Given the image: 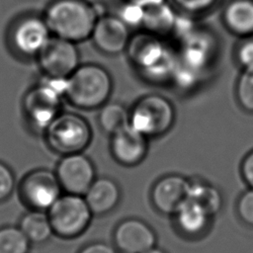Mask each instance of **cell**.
I'll return each mask as SVG.
<instances>
[{
	"mask_svg": "<svg viewBox=\"0 0 253 253\" xmlns=\"http://www.w3.org/2000/svg\"><path fill=\"white\" fill-rule=\"evenodd\" d=\"M173 4L189 14H202L210 11L215 6L218 0H171Z\"/></svg>",
	"mask_w": 253,
	"mask_h": 253,
	"instance_id": "4316f807",
	"label": "cell"
},
{
	"mask_svg": "<svg viewBox=\"0 0 253 253\" xmlns=\"http://www.w3.org/2000/svg\"><path fill=\"white\" fill-rule=\"evenodd\" d=\"M241 174L249 188L253 189V150L244 157L241 164Z\"/></svg>",
	"mask_w": 253,
	"mask_h": 253,
	"instance_id": "f1b7e54d",
	"label": "cell"
},
{
	"mask_svg": "<svg viewBox=\"0 0 253 253\" xmlns=\"http://www.w3.org/2000/svg\"><path fill=\"white\" fill-rule=\"evenodd\" d=\"M31 244L18 225L0 227V253H29Z\"/></svg>",
	"mask_w": 253,
	"mask_h": 253,
	"instance_id": "603a6c76",
	"label": "cell"
},
{
	"mask_svg": "<svg viewBox=\"0 0 253 253\" xmlns=\"http://www.w3.org/2000/svg\"><path fill=\"white\" fill-rule=\"evenodd\" d=\"M113 80L109 71L95 63L80 64L65 80L64 98L82 110L100 109L112 94Z\"/></svg>",
	"mask_w": 253,
	"mask_h": 253,
	"instance_id": "7a4b0ae2",
	"label": "cell"
},
{
	"mask_svg": "<svg viewBox=\"0 0 253 253\" xmlns=\"http://www.w3.org/2000/svg\"><path fill=\"white\" fill-rule=\"evenodd\" d=\"M120 189L110 178H98L92 183L84 199L92 213L104 214L116 208L120 201Z\"/></svg>",
	"mask_w": 253,
	"mask_h": 253,
	"instance_id": "2e32d148",
	"label": "cell"
},
{
	"mask_svg": "<svg viewBox=\"0 0 253 253\" xmlns=\"http://www.w3.org/2000/svg\"><path fill=\"white\" fill-rule=\"evenodd\" d=\"M126 51L131 63L140 73L152 80L161 81L173 77L177 54L162 41V38L147 31L130 37Z\"/></svg>",
	"mask_w": 253,
	"mask_h": 253,
	"instance_id": "3957f363",
	"label": "cell"
},
{
	"mask_svg": "<svg viewBox=\"0 0 253 253\" xmlns=\"http://www.w3.org/2000/svg\"><path fill=\"white\" fill-rule=\"evenodd\" d=\"M189 200L200 204L209 215L215 214L221 208L222 198L219 191L202 181L190 182Z\"/></svg>",
	"mask_w": 253,
	"mask_h": 253,
	"instance_id": "7402d4cb",
	"label": "cell"
},
{
	"mask_svg": "<svg viewBox=\"0 0 253 253\" xmlns=\"http://www.w3.org/2000/svg\"><path fill=\"white\" fill-rule=\"evenodd\" d=\"M237 212L240 219L249 226H253V189L249 188L239 198Z\"/></svg>",
	"mask_w": 253,
	"mask_h": 253,
	"instance_id": "83f0119b",
	"label": "cell"
},
{
	"mask_svg": "<svg viewBox=\"0 0 253 253\" xmlns=\"http://www.w3.org/2000/svg\"><path fill=\"white\" fill-rule=\"evenodd\" d=\"M42 75L66 79L80 65V54L76 43L51 36L37 56Z\"/></svg>",
	"mask_w": 253,
	"mask_h": 253,
	"instance_id": "30bf717a",
	"label": "cell"
},
{
	"mask_svg": "<svg viewBox=\"0 0 253 253\" xmlns=\"http://www.w3.org/2000/svg\"><path fill=\"white\" fill-rule=\"evenodd\" d=\"M114 241L124 253H144L155 246L156 235L144 221L128 218L122 221L115 229Z\"/></svg>",
	"mask_w": 253,
	"mask_h": 253,
	"instance_id": "5bb4252c",
	"label": "cell"
},
{
	"mask_svg": "<svg viewBox=\"0 0 253 253\" xmlns=\"http://www.w3.org/2000/svg\"><path fill=\"white\" fill-rule=\"evenodd\" d=\"M124 1L126 3L137 5L141 8H147V7H150L153 5L161 4V3L165 2L166 0H124Z\"/></svg>",
	"mask_w": 253,
	"mask_h": 253,
	"instance_id": "4dcf8cb0",
	"label": "cell"
},
{
	"mask_svg": "<svg viewBox=\"0 0 253 253\" xmlns=\"http://www.w3.org/2000/svg\"><path fill=\"white\" fill-rule=\"evenodd\" d=\"M147 148V137L130 125L112 134V154L123 165L133 166L138 164L145 157Z\"/></svg>",
	"mask_w": 253,
	"mask_h": 253,
	"instance_id": "9a60e30c",
	"label": "cell"
},
{
	"mask_svg": "<svg viewBox=\"0 0 253 253\" xmlns=\"http://www.w3.org/2000/svg\"><path fill=\"white\" fill-rule=\"evenodd\" d=\"M61 186L55 172L37 168L28 172L18 185L19 198L29 210L47 211L61 196Z\"/></svg>",
	"mask_w": 253,
	"mask_h": 253,
	"instance_id": "ba28073f",
	"label": "cell"
},
{
	"mask_svg": "<svg viewBox=\"0 0 253 253\" xmlns=\"http://www.w3.org/2000/svg\"><path fill=\"white\" fill-rule=\"evenodd\" d=\"M42 15L27 14L16 20L9 30V44L19 56L34 58L51 38Z\"/></svg>",
	"mask_w": 253,
	"mask_h": 253,
	"instance_id": "9c48e42d",
	"label": "cell"
},
{
	"mask_svg": "<svg viewBox=\"0 0 253 253\" xmlns=\"http://www.w3.org/2000/svg\"><path fill=\"white\" fill-rule=\"evenodd\" d=\"M79 253H116V251L109 244L95 242L85 246Z\"/></svg>",
	"mask_w": 253,
	"mask_h": 253,
	"instance_id": "f546056e",
	"label": "cell"
},
{
	"mask_svg": "<svg viewBox=\"0 0 253 253\" xmlns=\"http://www.w3.org/2000/svg\"><path fill=\"white\" fill-rule=\"evenodd\" d=\"M222 21L238 37L253 36V0H230L223 9Z\"/></svg>",
	"mask_w": 253,
	"mask_h": 253,
	"instance_id": "e0dca14e",
	"label": "cell"
},
{
	"mask_svg": "<svg viewBox=\"0 0 253 253\" xmlns=\"http://www.w3.org/2000/svg\"><path fill=\"white\" fill-rule=\"evenodd\" d=\"M53 233L62 238H73L85 231L92 211L83 196L61 195L47 210Z\"/></svg>",
	"mask_w": 253,
	"mask_h": 253,
	"instance_id": "52a82bcc",
	"label": "cell"
},
{
	"mask_svg": "<svg viewBox=\"0 0 253 253\" xmlns=\"http://www.w3.org/2000/svg\"><path fill=\"white\" fill-rule=\"evenodd\" d=\"M175 109L171 101L159 94L139 98L129 109V125L144 136L156 137L171 129L175 122Z\"/></svg>",
	"mask_w": 253,
	"mask_h": 253,
	"instance_id": "8992f818",
	"label": "cell"
},
{
	"mask_svg": "<svg viewBox=\"0 0 253 253\" xmlns=\"http://www.w3.org/2000/svg\"><path fill=\"white\" fill-rule=\"evenodd\" d=\"M122 253H124V252H122Z\"/></svg>",
	"mask_w": 253,
	"mask_h": 253,
	"instance_id": "d6a6232c",
	"label": "cell"
},
{
	"mask_svg": "<svg viewBox=\"0 0 253 253\" xmlns=\"http://www.w3.org/2000/svg\"><path fill=\"white\" fill-rule=\"evenodd\" d=\"M130 37L129 27L118 15L104 14L97 19L90 39L101 52L117 55L126 50Z\"/></svg>",
	"mask_w": 253,
	"mask_h": 253,
	"instance_id": "7c38bea8",
	"label": "cell"
},
{
	"mask_svg": "<svg viewBox=\"0 0 253 253\" xmlns=\"http://www.w3.org/2000/svg\"><path fill=\"white\" fill-rule=\"evenodd\" d=\"M189 188L190 181L180 175L163 177L152 188V203L160 212L175 214L189 200Z\"/></svg>",
	"mask_w": 253,
	"mask_h": 253,
	"instance_id": "4fadbf2b",
	"label": "cell"
},
{
	"mask_svg": "<svg viewBox=\"0 0 253 253\" xmlns=\"http://www.w3.org/2000/svg\"><path fill=\"white\" fill-rule=\"evenodd\" d=\"M99 16L86 0H52L42 15L52 36L75 43L90 39Z\"/></svg>",
	"mask_w": 253,
	"mask_h": 253,
	"instance_id": "6da1fadb",
	"label": "cell"
},
{
	"mask_svg": "<svg viewBox=\"0 0 253 253\" xmlns=\"http://www.w3.org/2000/svg\"><path fill=\"white\" fill-rule=\"evenodd\" d=\"M235 59L242 69L253 68V36L242 38L235 48Z\"/></svg>",
	"mask_w": 253,
	"mask_h": 253,
	"instance_id": "484cf974",
	"label": "cell"
},
{
	"mask_svg": "<svg viewBox=\"0 0 253 253\" xmlns=\"http://www.w3.org/2000/svg\"><path fill=\"white\" fill-rule=\"evenodd\" d=\"M42 135L52 151L67 155L79 153L88 146L92 138V129L82 116L72 112H60Z\"/></svg>",
	"mask_w": 253,
	"mask_h": 253,
	"instance_id": "5b68a950",
	"label": "cell"
},
{
	"mask_svg": "<svg viewBox=\"0 0 253 253\" xmlns=\"http://www.w3.org/2000/svg\"><path fill=\"white\" fill-rule=\"evenodd\" d=\"M65 80L42 75L25 94L23 112L33 130L43 133L49 124L61 112Z\"/></svg>",
	"mask_w": 253,
	"mask_h": 253,
	"instance_id": "277c9868",
	"label": "cell"
},
{
	"mask_svg": "<svg viewBox=\"0 0 253 253\" xmlns=\"http://www.w3.org/2000/svg\"><path fill=\"white\" fill-rule=\"evenodd\" d=\"M98 123L105 132L113 134L129 125V110L123 104L107 102L100 108Z\"/></svg>",
	"mask_w": 253,
	"mask_h": 253,
	"instance_id": "44dd1931",
	"label": "cell"
},
{
	"mask_svg": "<svg viewBox=\"0 0 253 253\" xmlns=\"http://www.w3.org/2000/svg\"><path fill=\"white\" fill-rule=\"evenodd\" d=\"M142 9L143 19L141 26L144 27L145 31L162 38L174 28L177 18L166 1Z\"/></svg>",
	"mask_w": 253,
	"mask_h": 253,
	"instance_id": "d6986e66",
	"label": "cell"
},
{
	"mask_svg": "<svg viewBox=\"0 0 253 253\" xmlns=\"http://www.w3.org/2000/svg\"><path fill=\"white\" fill-rule=\"evenodd\" d=\"M54 172L61 189L67 194L84 196L95 181L94 165L81 152L63 155Z\"/></svg>",
	"mask_w": 253,
	"mask_h": 253,
	"instance_id": "8fae6325",
	"label": "cell"
},
{
	"mask_svg": "<svg viewBox=\"0 0 253 253\" xmlns=\"http://www.w3.org/2000/svg\"><path fill=\"white\" fill-rule=\"evenodd\" d=\"M175 214L179 227L189 235L202 232L206 228L210 216L200 204L192 200H188Z\"/></svg>",
	"mask_w": 253,
	"mask_h": 253,
	"instance_id": "ffe728a7",
	"label": "cell"
},
{
	"mask_svg": "<svg viewBox=\"0 0 253 253\" xmlns=\"http://www.w3.org/2000/svg\"><path fill=\"white\" fill-rule=\"evenodd\" d=\"M144 253H165L162 249H159V248H156L155 246L154 247H152V248H150L149 250H147V251H145Z\"/></svg>",
	"mask_w": 253,
	"mask_h": 253,
	"instance_id": "1f68e13d",
	"label": "cell"
},
{
	"mask_svg": "<svg viewBox=\"0 0 253 253\" xmlns=\"http://www.w3.org/2000/svg\"><path fill=\"white\" fill-rule=\"evenodd\" d=\"M16 189V177L13 169L0 160V204L11 198Z\"/></svg>",
	"mask_w": 253,
	"mask_h": 253,
	"instance_id": "d4e9b609",
	"label": "cell"
},
{
	"mask_svg": "<svg viewBox=\"0 0 253 253\" xmlns=\"http://www.w3.org/2000/svg\"><path fill=\"white\" fill-rule=\"evenodd\" d=\"M235 94L239 106L253 113V68L242 69L236 82Z\"/></svg>",
	"mask_w": 253,
	"mask_h": 253,
	"instance_id": "cb8c5ba5",
	"label": "cell"
},
{
	"mask_svg": "<svg viewBox=\"0 0 253 253\" xmlns=\"http://www.w3.org/2000/svg\"><path fill=\"white\" fill-rule=\"evenodd\" d=\"M18 226L31 243L42 244L53 233L46 211L29 210L19 220Z\"/></svg>",
	"mask_w": 253,
	"mask_h": 253,
	"instance_id": "ac0fdd59",
	"label": "cell"
}]
</instances>
